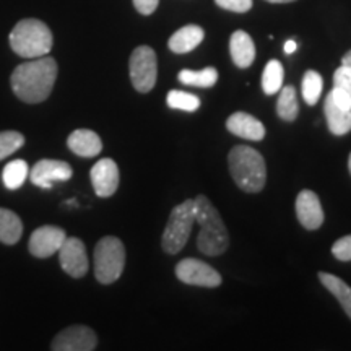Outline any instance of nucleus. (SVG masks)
<instances>
[{"label": "nucleus", "mask_w": 351, "mask_h": 351, "mask_svg": "<svg viewBox=\"0 0 351 351\" xmlns=\"http://www.w3.org/2000/svg\"><path fill=\"white\" fill-rule=\"evenodd\" d=\"M57 78V62L49 56L20 64L13 70L10 83L13 93L28 104L43 103L49 98Z\"/></svg>", "instance_id": "nucleus-1"}, {"label": "nucleus", "mask_w": 351, "mask_h": 351, "mask_svg": "<svg viewBox=\"0 0 351 351\" xmlns=\"http://www.w3.org/2000/svg\"><path fill=\"white\" fill-rule=\"evenodd\" d=\"M195 221L200 225V234L197 238V249L210 257L225 254L230 245V234L223 223L221 215L208 197L197 195L195 199Z\"/></svg>", "instance_id": "nucleus-2"}, {"label": "nucleus", "mask_w": 351, "mask_h": 351, "mask_svg": "<svg viewBox=\"0 0 351 351\" xmlns=\"http://www.w3.org/2000/svg\"><path fill=\"white\" fill-rule=\"evenodd\" d=\"M230 173L236 186L249 194H257L265 187L267 166L263 156L247 145H238L228 155Z\"/></svg>", "instance_id": "nucleus-3"}, {"label": "nucleus", "mask_w": 351, "mask_h": 351, "mask_svg": "<svg viewBox=\"0 0 351 351\" xmlns=\"http://www.w3.org/2000/svg\"><path fill=\"white\" fill-rule=\"evenodd\" d=\"M10 47L25 59H38L52 49L54 38L49 26L36 19H25L15 25L10 33Z\"/></svg>", "instance_id": "nucleus-4"}, {"label": "nucleus", "mask_w": 351, "mask_h": 351, "mask_svg": "<svg viewBox=\"0 0 351 351\" xmlns=\"http://www.w3.org/2000/svg\"><path fill=\"white\" fill-rule=\"evenodd\" d=\"M195 223V202L194 199L184 200L173 208L169 215L168 225L161 236V247L166 254H178L182 251L191 236Z\"/></svg>", "instance_id": "nucleus-5"}, {"label": "nucleus", "mask_w": 351, "mask_h": 351, "mask_svg": "<svg viewBox=\"0 0 351 351\" xmlns=\"http://www.w3.org/2000/svg\"><path fill=\"white\" fill-rule=\"evenodd\" d=\"M125 267V247L119 238L106 236L95 247V276L99 283L111 285L121 278Z\"/></svg>", "instance_id": "nucleus-6"}, {"label": "nucleus", "mask_w": 351, "mask_h": 351, "mask_svg": "<svg viewBox=\"0 0 351 351\" xmlns=\"http://www.w3.org/2000/svg\"><path fill=\"white\" fill-rule=\"evenodd\" d=\"M130 80L138 93H148L156 85L158 62L156 54L150 46H138L132 52L130 62Z\"/></svg>", "instance_id": "nucleus-7"}, {"label": "nucleus", "mask_w": 351, "mask_h": 351, "mask_svg": "<svg viewBox=\"0 0 351 351\" xmlns=\"http://www.w3.org/2000/svg\"><path fill=\"white\" fill-rule=\"evenodd\" d=\"M176 276L182 283L202 288H217L221 285V275L199 258H184L176 265Z\"/></svg>", "instance_id": "nucleus-8"}, {"label": "nucleus", "mask_w": 351, "mask_h": 351, "mask_svg": "<svg viewBox=\"0 0 351 351\" xmlns=\"http://www.w3.org/2000/svg\"><path fill=\"white\" fill-rule=\"evenodd\" d=\"M96 345H98V339L93 328L72 326L57 333L51 348L54 351H93Z\"/></svg>", "instance_id": "nucleus-9"}, {"label": "nucleus", "mask_w": 351, "mask_h": 351, "mask_svg": "<svg viewBox=\"0 0 351 351\" xmlns=\"http://www.w3.org/2000/svg\"><path fill=\"white\" fill-rule=\"evenodd\" d=\"M57 254H59L60 265H62L65 274L72 278H82L86 275L88 269H90V262H88L86 247L82 239L65 238Z\"/></svg>", "instance_id": "nucleus-10"}, {"label": "nucleus", "mask_w": 351, "mask_h": 351, "mask_svg": "<svg viewBox=\"0 0 351 351\" xmlns=\"http://www.w3.org/2000/svg\"><path fill=\"white\" fill-rule=\"evenodd\" d=\"M72 166L59 160H41L29 171V179L34 186L51 189L54 182H65L72 178Z\"/></svg>", "instance_id": "nucleus-11"}, {"label": "nucleus", "mask_w": 351, "mask_h": 351, "mask_svg": "<svg viewBox=\"0 0 351 351\" xmlns=\"http://www.w3.org/2000/svg\"><path fill=\"white\" fill-rule=\"evenodd\" d=\"M65 231L59 226H41L36 231H33L32 238H29V252L38 258H47L54 254L59 252L60 245L64 244Z\"/></svg>", "instance_id": "nucleus-12"}, {"label": "nucleus", "mask_w": 351, "mask_h": 351, "mask_svg": "<svg viewBox=\"0 0 351 351\" xmlns=\"http://www.w3.org/2000/svg\"><path fill=\"white\" fill-rule=\"evenodd\" d=\"M90 178L96 195L103 199L111 197L119 187V168L111 158H103L98 163H95L90 171Z\"/></svg>", "instance_id": "nucleus-13"}, {"label": "nucleus", "mask_w": 351, "mask_h": 351, "mask_svg": "<svg viewBox=\"0 0 351 351\" xmlns=\"http://www.w3.org/2000/svg\"><path fill=\"white\" fill-rule=\"evenodd\" d=\"M296 217L302 228L314 231L324 223V208L320 200L313 191H301L296 197Z\"/></svg>", "instance_id": "nucleus-14"}, {"label": "nucleus", "mask_w": 351, "mask_h": 351, "mask_svg": "<svg viewBox=\"0 0 351 351\" xmlns=\"http://www.w3.org/2000/svg\"><path fill=\"white\" fill-rule=\"evenodd\" d=\"M226 129L236 137L252 140V142H261L265 137V127L262 122L247 112H234L228 117Z\"/></svg>", "instance_id": "nucleus-15"}, {"label": "nucleus", "mask_w": 351, "mask_h": 351, "mask_svg": "<svg viewBox=\"0 0 351 351\" xmlns=\"http://www.w3.org/2000/svg\"><path fill=\"white\" fill-rule=\"evenodd\" d=\"M67 145L75 155L83 158H93L99 155L101 150H103V142H101L99 135L88 129H78L72 132L67 138Z\"/></svg>", "instance_id": "nucleus-16"}, {"label": "nucleus", "mask_w": 351, "mask_h": 351, "mask_svg": "<svg viewBox=\"0 0 351 351\" xmlns=\"http://www.w3.org/2000/svg\"><path fill=\"white\" fill-rule=\"evenodd\" d=\"M230 52L232 62L239 69L251 67L254 59H256V46H254L252 38L243 29H238L231 34Z\"/></svg>", "instance_id": "nucleus-17"}, {"label": "nucleus", "mask_w": 351, "mask_h": 351, "mask_svg": "<svg viewBox=\"0 0 351 351\" xmlns=\"http://www.w3.org/2000/svg\"><path fill=\"white\" fill-rule=\"evenodd\" d=\"M204 29L197 25H187L178 29L173 36L169 38V49L174 54H186V52L194 51L199 44L204 41Z\"/></svg>", "instance_id": "nucleus-18"}, {"label": "nucleus", "mask_w": 351, "mask_h": 351, "mask_svg": "<svg viewBox=\"0 0 351 351\" xmlns=\"http://www.w3.org/2000/svg\"><path fill=\"white\" fill-rule=\"evenodd\" d=\"M324 111H326V119L328 130L333 135H345L351 130V109L340 108L335 101L332 99L330 93L327 95L326 103H324Z\"/></svg>", "instance_id": "nucleus-19"}, {"label": "nucleus", "mask_w": 351, "mask_h": 351, "mask_svg": "<svg viewBox=\"0 0 351 351\" xmlns=\"http://www.w3.org/2000/svg\"><path fill=\"white\" fill-rule=\"evenodd\" d=\"M23 234V223L19 215L12 210L0 208V243L13 245Z\"/></svg>", "instance_id": "nucleus-20"}, {"label": "nucleus", "mask_w": 351, "mask_h": 351, "mask_svg": "<svg viewBox=\"0 0 351 351\" xmlns=\"http://www.w3.org/2000/svg\"><path fill=\"white\" fill-rule=\"evenodd\" d=\"M319 280L320 283L326 287L333 296L337 298V301L340 302V306L343 307L346 315L351 319V287L346 285L343 280L339 276L327 274V271H319Z\"/></svg>", "instance_id": "nucleus-21"}, {"label": "nucleus", "mask_w": 351, "mask_h": 351, "mask_svg": "<svg viewBox=\"0 0 351 351\" xmlns=\"http://www.w3.org/2000/svg\"><path fill=\"white\" fill-rule=\"evenodd\" d=\"M276 114L285 122L296 121L300 114V104H298V96L295 86L288 85L280 90V98L276 103Z\"/></svg>", "instance_id": "nucleus-22"}, {"label": "nucleus", "mask_w": 351, "mask_h": 351, "mask_svg": "<svg viewBox=\"0 0 351 351\" xmlns=\"http://www.w3.org/2000/svg\"><path fill=\"white\" fill-rule=\"evenodd\" d=\"M178 80L184 85L212 88L218 82V72L215 67H207L204 70H187L184 69L179 72Z\"/></svg>", "instance_id": "nucleus-23"}, {"label": "nucleus", "mask_w": 351, "mask_h": 351, "mask_svg": "<svg viewBox=\"0 0 351 351\" xmlns=\"http://www.w3.org/2000/svg\"><path fill=\"white\" fill-rule=\"evenodd\" d=\"M283 78H285V70L283 65L280 60H270L269 64L265 65L262 73V88L263 93L265 95H276L280 90H282L283 85Z\"/></svg>", "instance_id": "nucleus-24"}, {"label": "nucleus", "mask_w": 351, "mask_h": 351, "mask_svg": "<svg viewBox=\"0 0 351 351\" xmlns=\"http://www.w3.org/2000/svg\"><path fill=\"white\" fill-rule=\"evenodd\" d=\"M28 176H29V169H28V165H26V161L13 160L5 166V168H3V173H2L3 186L10 189V191H16V189L23 186Z\"/></svg>", "instance_id": "nucleus-25"}, {"label": "nucleus", "mask_w": 351, "mask_h": 351, "mask_svg": "<svg viewBox=\"0 0 351 351\" xmlns=\"http://www.w3.org/2000/svg\"><path fill=\"white\" fill-rule=\"evenodd\" d=\"M322 86H324V80L322 77H320V73L315 72V70H307L304 77H302L301 90H302V98H304V101L309 104V106L317 104L320 95H322Z\"/></svg>", "instance_id": "nucleus-26"}, {"label": "nucleus", "mask_w": 351, "mask_h": 351, "mask_svg": "<svg viewBox=\"0 0 351 351\" xmlns=\"http://www.w3.org/2000/svg\"><path fill=\"white\" fill-rule=\"evenodd\" d=\"M168 106L173 109H181V111L194 112L200 108V99L195 95L186 93V91L173 90L168 93Z\"/></svg>", "instance_id": "nucleus-27"}, {"label": "nucleus", "mask_w": 351, "mask_h": 351, "mask_svg": "<svg viewBox=\"0 0 351 351\" xmlns=\"http://www.w3.org/2000/svg\"><path fill=\"white\" fill-rule=\"evenodd\" d=\"M25 145V137L16 130L0 132V161L5 160Z\"/></svg>", "instance_id": "nucleus-28"}, {"label": "nucleus", "mask_w": 351, "mask_h": 351, "mask_svg": "<svg viewBox=\"0 0 351 351\" xmlns=\"http://www.w3.org/2000/svg\"><path fill=\"white\" fill-rule=\"evenodd\" d=\"M332 254L333 257L339 258L341 262H350L351 261V234L343 236V238L335 241V244L332 245Z\"/></svg>", "instance_id": "nucleus-29"}, {"label": "nucleus", "mask_w": 351, "mask_h": 351, "mask_svg": "<svg viewBox=\"0 0 351 351\" xmlns=\"http://www.w3.org/2000/svg\"><path fill=\"white\" fill-rule=\"evenodd\" d=\"M333 88L351 93V70L345 65H340L333 73Z\"/></svg>", "instance_id": "nucleus-30"}, {"label": "nucleus", "mask_w": 351, "mask_h": 351, "mask_svg": "<svg viewBox=\"0 0 351 351\" xmlns=\"http://www.w3.org/2000/svg\"><path fill=\"white\" fill-rule=\"evenodd\" d=\"M215 2L218 7L236 13H245L252 8V0H215Z\"/></svg>", "instance_id": "nucleus-31"}, {"label": "nucleus", "mask_w": 351, "mask_h": 351, "mask_svg": "<svg viewBox=\"0 0 351 351\" xmlns=\"http://www.w3.org/2000/svg\"><path fill=\"white\" fill-rule=\"evenodd\" d=\"M332 99L339 104L340 108L351 109V93H346V91H341L339 88H332L330 91Z\"/></svg>", "instance_id": "nucleus-32"}, {"label": "nucleus", "mask_w": 351, "mask_h": 351, "mask_svg": "<svg viewBox=\"0 0 351 351\" xmlns=\"http://www.w3.org/2000/svg\"><path fill=\"white\" fill-rule=\"evenodd\" d=\"M158 2H160V0H134V7L137 8V12L142 13V15H152V13L156 10Z\"/></svg>", "instance_id": "nucleus-33"}, {"label": "nucleus", "mask_w": 351, "mask_h": 351, "mask_svg": "<svg viewBox=\"0 0 351 351\" xmlns=\"http://www.w3.org/2000/svg\"><path fill=\"white\" fill-rule=\"evenodd\" d=\"M295 51H296V41L289 39V41L285 43V52H287V54H293Z\"/></svg>", "instance_id": "nucleus-34"}, {"label": "nucleus", "mask_w": 351, "mask_h": 351, "mask_svg": "<svg viewBox=\"0 0 351 351\" xmlns=\"http://www.w3.org/2000/svg\"><path fill=\"white\" fill-rule=\"evenodd\" d=\"M341 65H345V67H348L351 70V49L341 57Z\"/></svg>", "instance_id": "nucleus-35"}, {"label": "nucleus", "mask_w": 351, "mask_h": 351, "mask_svg": "<svg viewBox=\"0 0 351 351\" xmlns=\"http://www.w3.org/2000/svg\"><path fill=\"white\" fill-rule=\"evenodd\" d=\"M267 2H271V3H289V2H295V0H267Z\"/></svg>", "instance_id": "nucleus-36"}, {"label": "nucleus", "mask_w": 351, "mask_h": 351, "mask_svg": "<svg viewBox=\"0 0 351 351\" xmlns=\"http://www.w3.org/2000/svg\"><path fill=\"white\" fill-rule=\"evenodd\" d=\"M348 169H350V174H351V153H350V158H348Z\"/></svg>", "instance_id": "nucleus-37"}]
</instances>
